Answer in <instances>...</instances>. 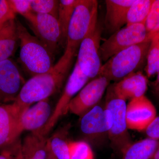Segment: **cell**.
Instances as JSON below:
<instances>
[{"instance_id":"1","label":"cell","mask_w":159,"mask_h":159,"mask_svg":"<svg viewBox=\"0 0 159 159\" xmlns=\"http://www.w3.org/2000/svg\"><path fill=\"white\" fill-rule=\"evenodd\" d=\"M98 11L97 0H79L69 24L65 51L57 61L58 64H72L80 43L99 23Z\"/></svg>"},{"instance_id":"2","label":"cell","mask_w":159,"mask_h":159,"mask_svg":"<svg viewBox=\"0 0 159 159\" xmlns=\"http://www.w3.org/2000/svg\"><path fill=\"white\" fill-rule=\"evenodd\" d=\"M16 21L20 43L19 60L23 69L31 77L51 71L54 66L53 54L19 20Z\"/></svg>"},{"instance_id":"3","label":"cell","mask_w":159,"mask_h":159,"mask_svg":"<svg viewBox=\"0 0 159 159\" xmlns=\"http://www.w3.org/2000/svg\"><path fill=\"white\" fill-rule=\"evenodd\" d=\"M151 42L137 44L115 54L102 65L99 76L116 83L139 71L147 57Z\"/></svg>"},{"instance_id":"4","label":"cell","mask_w":159,"mask_h":159,"mask_svg":"<svg viewBox=\"0 0 159 159\" xmlns=\"http://www.w3.org/2000/svg\"><path fill=\"white\" fill-rule=\"evenodd\" d=\"M66 75L51 70L33 76L25 83L14 103L25 113L34 102L48 99L62 85Z\"/></svg>"},{"instance_id":"5","label":"cell","mask_w":159,"mask_h":159,"mask_svg":"<svg viewBox=\"0 0 159 159\" xmlns=\"http://www.w3.org/2000/svg\"><path fill=\"white\" fill-rule=\"evenodd\" d=\"M126 101L114 91L112 84L107 89L105 104L112 116V125L108 133L111 147L117 153L122 154L133 142L129 132L126 120Z\"/></svg>"},{"instance_id":"6","label":"cell","mask_w":159,"mask_h":159,"mask_svg":"<svg viewBox=\"0 0 159 159\" xmlns=\"http://www.w3.org/2000/svg\"><path fill=\"white\" fill-rule=\"evenodd\" d=\"M152 38L147 32L145 24L126 25L100 44V57L105 62L118 52L137 44L150 41Z\"/></svg>"},{"instance_id":"7","label":"cell","mask_w":159,"mask_h":159,"mask_svg":"<svg viewBox=\"0 0 159 159\" xmlns=\"http://www.w3.org/2000/svg\"><path fill=\"white\" fill-rule=\"evenodd\" d=\"M112 125V116L105 106L98 105L81 117L80 129L86 142L99 145L108 139Z\"/></svg>"},{"instance_id":"8","label":"cell","mask_w":159,"mask_h":159,"mask_svg":"<svg viewBox=\"0 0 159 159\" xmlns=\"http://www.w3.org/2000/svg\"><path fill=\"white\" fill-rule=\"evenodd\" d=\"M101 31L98 23L83 39L78 49L76 61L83 73L90 80L99 77L102 65L99 54Z\"/></svg>"},{"instance_id":"9","label":"cell","mask_w":159,"mask_h":159,"mask_svg":"<svg viewBox=\"0 0 159 159\" xmlns=\"http://www.w3.org/2000/svg\"><path fill=\"white\" fill-rule=\"evenodd\" d=\"M23 16L28 21L35 36L54 56L63 41L58 20L51 15L36 13L32 11Z\"/></svg>"},{"instance_id":"10","label":"cell","mask_w":159,"mask_h":159,"mask_svg":"<svg viewBox=\"0 0 159 159\" xmlns=\"http://www.w3.org/2000/svg\"><path fill=\"white\" fill-rule=\"evenodd\" d=\"M90 80L83 73L77 61L69 76L63 93L56 104L53 113L45 126L40 130L44 136L51 131L58 119L68 112V107L72 99L89 82Z\"/></svg>"},{"instance_id":"11","label":"cell","mask_w":159,"mask_h":159,"mask_svg":"<svg viewBox=\"0 0 159 159\" xmlns=\"http://www.w3.org/2000/svg\"><path fill=\"white\" fill-rule=\"evenodd\" d=\"M110 83L107 78L102 76L89 81L71 100L68 112L81 118L99 104Z\"/></svg>"},{"instance_id":"12","label":"cell","mask_w":159,"mask_h":159,"mask_svg":"<svg viewBox=\"0 0 159 159\" xmlns=\"http://www.w3.org/2000/svg\"><path fill=\"white\" fill-rule=\"evenodd\" d=\"M24 113L14 102L0 103V153L18 141L23 131L21 119Z\"/></svg>"},{"instance_id":"13","label":"cell","mask_w":159,"mask_h":159,"mask_svg":"<svg viewBox=\"0 0 159 159\" xmlns=\"http://www.w3.org/2000/svg\"><path fill=\"white\" fill-rule=\"evenodd\" d=\"M20 69L12 59L0 62V103L14 102L25 83Z\"/></svg>"},{"instance_id":"14","label":"cell","mask_w":159,"mask_h":159,"mask_svg":"<svg viewBox=\"0 0 159 159\" xmlns=\"http://www.w3.org/2000/svg\"><path fill=\"white\" fill-rule=\"evenodd\" d=\"M157 116L156 107L145 96L131 99L126 105V120L129 129L145 130Z\"/></svg>"},{"instance_id":"15","label":"cell","mask_w":159,"mask_h":159,"mask_svg":"<svg viewBox=\"0 0 159 159\" xmlns=\"http://www.w3.org/2000/svg\"><path fill=\"white\" fill-rule=\"evenodd\" d=\"M114 91L121 99H127L145 96L148 88V80L141 71L129 74L119 82L112 84Z\"/></svg>"},{"instance_id":"16","label":"cell","mask_w":159,"mask_h":159,"mask_svg":"<svg viewBox=\"0 0 159 159\" xmlns=\"http://www.w3.org/2000/svg\"><path fill=\"white\" fill-rule=\"evenodd\" d=\"M134 0H106L104 25L111 34L126 25L127 12Z\"/></svg>"},{"instance_id":"17","label":"cell","mask_w":159,"mask_h":159,"mask_svg":"<svg viewBox=\"0 0 159 159\" xmlns=\"http://www.w3.org/2000/svg\"><path fill=\"white\" fill-rule=\"evenodd\" d=\"M51 115L49 98L37 102L27 109L22 116L21 124L23 131L34 132L40 130L48 122Z\"/></svg>"},{"instance_id":"18","label":"cell","mask_w":159,"mask_h":159,"mask_svg":"<svg viewBox=\"0 0 159 159\" xmlns=\"http://www.w3.org/2000/svg\"><path fill=\"white\" fill-rule=\"evenodd\" d=\"M19 41L16 19L0 26V62L13 55Z\"/></svg>"},{"instance_id":"19","label":"cell","mask_w":159,"mask_h":159,"mask_svg":"<svg viewBox=\"0 0 159 159\" xmlns=\"http://www.w3.org/2000/svg\"><path fill=\"white\" fill-rule=\"evenodd\" d=\"M47 140L39 131L28 135L21 144L22 159H45Z\"/></svg>"},{"instance_id":"20","label":"cell","mask_w":159,"mask_h":159,"mask_svg":"<svg viewBox=\"0 0 159 159\" xmlns=\"http://www.w3.org/2000/svg\"><path fill=\"white\" fill-rule=\"evenodd\" d=\"M159 141L147 138L133 143L122 154L121 159H151Z\"/></svg>"},{"instance_id":"21","label":"cell","mask_w":159,"mask_h":159,"mask_svg":"<svg viewBox=\"0 0 159 159\" xmlns=\"http://www.w3.org/2000/svg\"><path fill=\"white\" fill-rule=\"evenodd\" d=\"M70 125L61 128L48 139L50 149L57 159H70L69 142L67 137Z\"/></svg>"},{"instance_id":"22","label":"cell","mask_w":159,"mask_h":159,"mask_svg":"<svg viewBox=\"0 0 159 159\" xmlns=\"http://www.w3.org/2000/svg\"><path fill=\"white\" fill-rule=\"evenodd\" d=\"M153 0H134L129 7L126 18V25L145 24Z\"/></svg>"},{"instance_id":"23","label":"cell","mask_w":159,"mask_h":159,"mask_svg":"<svg viewBox=\"0 0 159 159\" xmlns=\"http://www.w3.org/2000/svg\"><path fill=\"white\" fill-rule=\"evenodd\" d=\"M79 0H61L59 1L58 11L59 22L63 41L66 40L69 24Z\"/></svg>"},{"instance_id":"24","label":"cell","mask_w":159,"mask_h":159,"mask_svg":"<svg viewBox=\"0 0 159 159\" xmlns=\"http://www.w3.org/2000/svg\"><path fill=\"white\" fill-rule=\"evenodd\" d=\"M146 59L145 70L147 77H150L159 72V38L156 34L151 40Z\"/></svg>"},{"instance_id":"25","label":"cell","mask_w":159,"mask_h":159,"mask_svg":"<svg viewBox=\"0 0 159 159\" xmlns=\"http://www.w3.org/2000/svg\"><path fill=\"white\" fill-rule=\"evenodd\" d=\"M70 159H94L93 149L85 141H70Z\"/></svg>"},{"instance_id":"26","label":"cell","mask_w":159,"mask_h":159,"mask_svg":"<svg viewBox=\"0 0 159 159\" xmlns=\"http://www.w3.org/2000/svg\"><path fill=\"white\" fill-rule=\"evenodd\" d=\"M31 11L34 13L51 15L58 20L59 1L30 0Z\"/></svg>"},{"instance_id":"27","label":"cell","mask_w":159,"mask_h":159,"mask_svg":"<svg viewBox=\"0 0 159 159\" xmlns=\"http://www.w3.org/2000/svg\"><path fill=\"white\" fill-rule=\"evenodd\" d=\"M145 25L147 32L152 37L159 31V0H153Z\"/></svg>"},{"instance_id":"28","label":"cell","mask_w":159,"mask_h":159,"mask_svg":"<svg viewBox=\"0 0 159 159\" xmlns=\"http://www.w3.org/2000/svg\"><path fill=\"white\" fill-rule=\"evenodd\" d=\"M12 11L24 16L31 11L30 0H8Z\"/></svg>"},{"instance_id":"29","label":"cell","mask_w":159,"mask_h":159,"mask_svg":"<svg viewBox=\"0 0 159 159\" xmlns=\"http://www.w3.org/2000/svg\"><path fill=\"white\" fill-rule=\"evenodd\" d=\"M8 0H0V26L9 20L15 19Z\"/></svg>"},{"instance_id":"30","label":"cell","mask_w":159,"mask_h":159,"mask_svg":"<svg viewBox=\"0 0 159 159\" xmlns=\"http://www.w3.org/2000/svg\"><path fill=\"white\" fill-rule=\"evenodd\" d=\"M0 159H22L21 143L19 141L0 153Z\"/></svg>"},{"instance_id":"31","label":"cell","mask_w":159,"mask_h":159,"mask_svg":"<svg viewBox=\"0 0 159 159\" xmlns=\"http://www.w3.org/2000/svg\"><path fill=\"white\" fill-rule=\"evenodd\" d=\"M145 131L148 138L159 140V116H157Z\"/></svg>"},{"instance_id":"32","label":"cell","mask_w":159,"mask_h":159,"mask_svg":"<svg viewBox=\"0 0 159 159\" xmlns=\"http://www.w3.org/2000/svg\"><path fill=\"white\" fill-rule=\"evenodd\" d=\"M45 159H57L51 152V149L48 145V140H47V156H46Z\"/></svg>"},{"instance_id":"33","label":"cell","mask_w":159,"mask_h":159,"mask_svg":"<svg viewBox=\"0 0 159 159\" xmlns=\"http://www.w3.org/2000/svg\"><path fill=\"white\" fill-rule=\"evenodd\" d=\"M154 86L156 91L159 92V72L157 74V77L156 80L154 83Z\"/></svg>"},{"instance_id":"34","label":"cell","mask_w":159,"mask_h":159,"mask_svg":"<svg viewBox=\"0 0 159 159\" xmlns=\"http://www.w3.org/2000/svg\"><path fill=\"white\" fill-rule=\"evenodd\" d=\"M151 159H159V143L156 150Z\"/></svg>"},{"instance_id":"35","label":"cell","mask_w":159,"mask_h":159,"mask_svg":"<svg viewBox=\"0 0 159 159\" xmlns=\"http://www.w3.org/2000/svg\"><path fill=\"white\" fill-rule=\"evenodd\" d=\"M156 35L159 38V32H158V33H157V34H156Z\"/></svg>"}]
</instances>
